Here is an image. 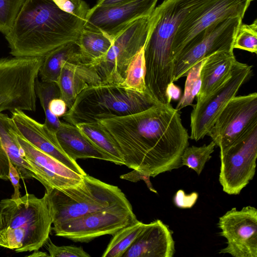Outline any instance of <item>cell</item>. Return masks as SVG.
<instances>
[{
    "instance_id": "25",
    "label": "cell",
    "mask_w": 257,
    "mask_h": 257,
    "mask_svg": "<svg viewBox=\"0 0 257 257\" xmlns=\"http://www.w3.org/2000/svg\"><path fill=\"white\" fill-rule=\"evenodd\" d=\"M76 126L95 146L109 156L113 163L124 165L123 157L118 145L99 121L79 123Z\"/></svg>"
},
{
    "instance_id": "15",
    "label": "cell",
    "mask_w": 257,
    "mask_h": 257,
    "mask_svg": "<svg viewBox=\"0 0 257 257\" xmlns=\"http://www.w3.org/2000/svg\"><path fill=\"white\" fill-rule=\"evenodd\" d=\"M220 235L226 239V247L220 253L234 257H257V209L251 206L240 210L231 208L219 217Z\"/></svg>"
},
{
    "instance_id": "23",
    "label": "cell",
    "mask_w": 257,
    "mask_h": 257,
    "mask_svg": "<svg viewBox=\"0 0 257 257\" xmlns=\"http://www.w3.org/2000/svg\"><path fill=\"white\" fill-rule=\"evenodd\" d=\"M236 59L233 51H218L208 57L201 71V86L197 101L205 98L231 75Z\"/></svg>"
},
{
    "instance_id": "36",
    "label": "cell",
    "mask_w": 257,
    "mask_h": 257,
    "mask_svg": "<svg viewBox=\"0 0 257 257\" xmlns=\"http://www.w3.org/2000/svg\"><path fill=\"white\" fill-rule=\"evenodd\" d=\"M198 194L193 192L186 194L183 190H179L175 194L173 200L175 205L180 208H190L197 202Z\"/></svg>"
},
{
    "instance_id": "34",
    "label": "cell",
    "mask_w": 257,
    "mask_h": 257,
    "mask_svg": "<svg viewBox=\"0 0 257 257\" xmlns=\"http://www.w3.org/2000/svg\"><path fill=\"white\" fill-rule=\"evenodd\" d=\"M51 257H90L81 246L74 245L57 246L54 244L50 238L45 244Z\"/></svg>"
},
{
    "instance_id": "29",
    "label": "cell",
    "mask_w": 257,
    "mask_h": 257,
    "mask_svg": "<svg viewBox=\"0 0 257 257\" xmlns=\"http://www.w3.org/2000/svg\"><path fill=\"white\" fill-rule=\"evenodd\" d=\"M145 74L146 65L143 48L130 63L122 85L140 92H148L145 83Z\"/></svg>"
},
{
    "instance_id": "27",
    "label": "cell",
    "mask_w": 257,
    "mask_h": 257,
    "mask_svg": "<svg viewBox=\"0 0 257 257\" xmlns=\"http://www.w3.org/2000/svg\"><path fill=\"white\" fill-rule=\"evenodd\" d=\"M145 223L138 220L112 235L102 257H122L143 230Z\"/></svg>"
},
{
    "instance_id": "19",
    "label": "cell",
    "mask_w": 257,
    "mask_h": 257,
    "mask_svg": "<svg viewBox=\"0 0 257 257\" xmlns=\"http://www.w3.org/2000/svg\"><path fill=\"white\" fill-rule=\"evenodd\" d=\"M18 134L11 117L0 113V179L9 180L11 162L17 168L21 178L38 181L34 168L24 157Z\"/></svg>"
},
{
    "instance_id": "17",
    "label": "cell",
    "mask_w": 257,
    "mask_h": 257,
    "mask_svg": "<svg viewBox=\"0 0 257 257\" xmlns=\"http://www.w3.org/2000/svg\"><path fill=\"white\" fill-rule=\"evenodd\" d=\"M18 139L25 159L34 168L38 181L44 186L46 191L74 186L82 181L84 175L35 147L19 134Z\"/></svg>"
},
{
    "instance_id": "4",
    "label": "cell",
    "mask_w": 257,
    "mask_h": 257,
    "mask_svg": "<svg viewBox=\"0 0 257 257\" xmlns=\"http://www.w3.org/2000/svg\"><path fill=\"white\" fill-rule=\"evenodd\" d=\"M46 196L27 193L0 201V246L17 252L38 250L52 229Z\"/></svg>"
},
{
    "instance_id": "42",
    "label": "cell",
    "mask_w": 257,
    "mask_h": 257,
    "mask_svg": "<svg viewBox=\"0 0 257 257\" xmlns=\"http://www.w3.org/2000/svg\"><path fill=\"white\" fill-rule=\"evenodd\" d=\"M34 252L28 255V256H34V257H38V256H49V254H47L46 252H42L39 251L38 250H35L33 251Z\"/></svg>"
},
{
    "instance_id": "5",
    "label": "cell",
    "mask_w": 257,
    "mask_h": 257,
    "mask_svg": "<svg viewBox=\"0 0 257 257\" xmlns=\"http://www.w3.org/2000/svg\"><path fill=\"white\" fill-rule=\"evenodd\" d=\"M157 103L148 92L121 85L100 84L88 87L79 93L63 117L76 125L133 114Z\"/></svg>"
},
{
    "instance_id": "2",
    "label": "cell",
    "mask_w": 257,
    "mask_h": 257,
    "mask_svg": "<svg viewBox=\"0 0 257 257\" xmlns=\"http://www.w3.org/2000/svg\"><path fill=\"white\" fill-rule=\"evenodd\" d=\"M85 20L61 10L53 0H25L5 35L10 53L17 57H45L70 42H77Z\"/></svg>"
},
{
    "instance_id": "24",
    "label": "cell",
    "mask_w": 257,
    "mask_h": 257,
    "mask_svg": "<svg viewBox=\"0 0 257 257\" xmlns=\"http://www.w3.org/2000/svg\"><path fill=\"white\" fill-rule=\"evenodd\" d=\"M65 62L83 63L80 47L77 42L65 44L44 57L39 71L41 81L57 83L62 66Z\"/></svg>"
},
{
    "instance_id": "28",
    "label": "cell",
    "mask_w": 257,
    "mask_h": 257,
    "mask_svg": "<svg viewBox=\"0 0 257 257\" xmlns=\"http://www.w3.org/2000/svg\"><path fill=\"white\" fill-rule=\"evenodd\" d=\"M36 93L45 114L44 123L54 132L60 127L61 122L59 117L53 115L49 110V104L55 98L60 97L59 87L56 82H47L39 81L38 78L36 83Z\"/></svg>"
},
{
    "instance_id": "1",
    "label": "cell",
    "mask_w": 257,
    "mask_h": 257,
    "mask_svg": "<svg viewBox=\"0 0 257 257\" xmlns=\"http://www.w3.org/2000/svg\"><path fill=\"white\" fill-rule=\"evenodd\" d=\"M99 121L118 145L127 167L155 177L182 166L189 136L179 110L170 103Z\"/></svg>"
},
{
    "instance_id": "37",
    "label": "cell",
    "mask_w": 257,
    "mask_h": 257,
    "mask_svg": "<svg viewBox=\"0 0 257 257\" xmlns=\"http://www.w3.org/2000/svg\"><path fill=\"white\" fill-rule=\"evenodd\" d=\"M150 176L135 170H133L131 172L123 174L120 176V179L126 180L133 182H137L140 180H143L145 182L148 188L151 191L158 193L157 190L154 188L150 181Z\"/></svg>"
},
{
    "instance_id": "30",
    "label": "cell",
    "mask_w": 257,
    "mask_h": 257,
    "mask_svg": "<svg viewBox=\"0 0 257 257\" xmlns=\"http://www.w3.org/2000/svg\"><path fill=\"white\" fill-rule=\"evenodd\" d=\"M215 146L212 141L209 144H204L201 147L188 146L181 156L182 165L187 166L199 175L206 163L211 158V155L214 152Z\"/></svg>"
},
{
    "instance_id": "22",
    "label": "cell",
    "mask_w": 257,
    "mask_h": 257,
    "mask_svg": "<svg viewBox=\"0 0 257 257\" xmlns=\"http://www.w3.org/2000/svg\"><path fill=\"white\" fill-rule=\"evenodd\" d=\"M56 136L64 152L74 161L94 158L113 162L109 156L95 146L76 125L61 122Z\"/></svg>"
},
{
    "instance_id": "33",
    "label": "cell",
    "mask_w": 257,
    "mask_h": 257,
    "mask_svg": "<svg viewBox=\"0 0 257 257\" xmlns=\"http://www.w3.org/2000/svg\"><path fill=\"white\" fill-rule=\"evenodd\" d=\"M25 0H0V32L5 36L11 30Z\"/></svg>"
},
{
    "instance_id": "31",
    "label": "cell",
    "mask_w": 257,
    "mask_h": 257,
    "mask_svg": "<svg viewBox=\"0 0 257 257\" xmlns=\"http://www.w3.org/2000/svg\"><path fill=\"white\" fill-rule=\"evenodd\" d=\"M207 58L194 64L187 74L184 93L176 107L178 110L179 111L187 106L192 105V102L201 88V71Z\"/></svg>"
},
{
    "instance_id": "16",
    "label": "cell",
    "mask_w": 257,
    "mask_h": 257,
    "mask_svg": "<svg viewBox=\"0 0 257 257\" xmlns=\"http://www.w3.org/2000/svg\"><path fill=\"white\" fill-rule=\"evenodd\" d=\"M158 0H130L107 6L90 8L84 27L101 32L113 38L128 25L149 16Z\"/></svg>"
},
{
    "instance_id": "18",
    "label": "cell",
    "mask_w": 257,
    "mask_h": 257,
    "mask_svg": "<svg viewBox=\"0 0 257 257\" xmlns=\"http://www.w3.org/2000/svg\"><path fill=\"white\" fill-rule=\"evenodd\" d=\"M11 118L18 134L39 150L60 162L68 168L85 175L86 173L76 161L70 159L63 151L56 136V132L30 117L24 111H11Z\"/></svg>"
},
{
    "instance_id": "11",
    "label": "cell",
    "mask_w": 257,
    "mask_h": 257,
    "mask_svg": "<svg viewBox=\"0 0 257 257\" xmlns=\"http://www.w3.org/2000/svg\"><path fill=\"white\" fill-rule=\"evenodd\" d=\"M252 72V66L236 60L230 77L203 99L197 101L190 115L191 140L198 141L207 136L219 114L249 79Z\"/></svg>"
},
{
    "instance_id": "3",
    "label": "cell",
    "mask_w": 257,
    "mask_h": 257,
    "mask_svg": "<svg viewBox=\"0 0 257 257\" xmlns=\"http://www.w3.org/2000/svg\"><path fill=\"white\" fill-rule=\"evenodd\" d=\"M210 1L165 0L150 15L144 47L145 83L147 92L157 102L167 103L165 91L173 80L172 46L177 30L190 14Z\"/></svg>"
},
{
    "instance_id": "38",
    "label": "cell",
    "mask_w": 257,
    "mask_h": 257,
    "mask_svg": "<svg viewBox=\"0 0 257 257\" xmlns=\"http://www.w3.org/2000/svg\"><path fill=\"white\" fill-rule=\"evenodd\" d=\"M9 178L14 189V193L11 198H18L20 197L21 196L19 183L20 176L17 168L11 162L9 163Z\"/></svg>"
},
{
    "instance_id": "6",
    "label": "cell",
    "mask_w": 257,
    "mask_h": 257,
    "mask_svg": "<svg viewBox=\"0 0 257 257\" xmlns=\"http://www.w3.org/2000/svg\"><path fill=\"white\" fill-rule=\"evenodd\" d=\"M45 194L53 225L93 212L117 207H132L117 186L87 174L74 186L53 189L45 191Z\"/></svg>"
},
{
    "instance_id": "20",
    "label": "cell",
    "mask_w": 257,
    "mask_h": 257,
    "mask_svg": "<svg viewBox=\"0 0 257 257\" xmlns=\"http://www.w3.org/2000/svg\"><path fill=\"white\" fill-rule=\"evenodd\" d=\"M173 232L161 220L145 224L122 257H172L175 253Z\"/></svg>"
},
{
    "instance_id": "7",
    "label": "cell",
    "mask_w": 257,
    "mask_h": 257,
    "mask_svg": "<svg viewBox=\"0 0 257 257\" xmlns=\"http://www.w3.org/2000/svg\"><path fill=\"white\" fill-rule=\"evenodd\" d=\"M44 58L0 59V113L36 110V83Z\"/></svg>"
},
{
    "instance_id": "39",
    "label": "cell",
    "mask_w": 257,
    "mask_h": 257,
    "mask_svg": "<svg viewBox=\"0 0 257 257\" xmlns=\"http://www.w3.org/2000/svg\"><path fill=\"white\" fill-rule=\"evenodd\" d=\"M67 106L60 97L52 99L49 104V109L54 115L59 117L63 116L67 112Z\"/></svg>"
},
{
    "instance_id": "8",
    "label": "cell",
    "mask_w": 257,
    "mask_h": 257,
    "mask_svg": "<svg viewBox=\"0 0 257 257\" xmlns=\"http://www.w3.org/2000/svg\"><path fill=\"white\" fill-rule=\"evenodd\" d=\"M150 16L139 18L125 27L112 38L107 52L90 64L95 70L101 84L122 85L127 68L135 56L145 45Z\"/></svg>"
},
{
    "instance_id": "26",
    "label": "cell",
    "mask_w": 257,
    "mask_h": 257,
    "mask_svg": "<svg viewBox=\"0 0 257 257\" xmlns=\"http://www.w3.org/2000/svg\"><path fill=\"white\" fill-rule=\"evenodd\" d=\"M77 42L80 47L83 63H90L107 52L112 45V39L101 32L84 27Z\"/></svg>"
},
{
    "instance_id": "35",
    "label": "cell",
    "mask_w": 257,
    "mask_h": 257,
    "mask_svg": "<svg viewBox=\"0 0 257 257\" xmlns=\"http://www.w3.org/2000/svg\"><path fill=\"white\" fill-rule=\"evenodd\" d=\"M62 11L85 21L90 9L83 0H53Z\"/></svg>"
},
{
    "instance_id": "32",
    "label": "cell",
    "mask_w": 257,
    "mask_h": 257,
    "mask_svg": "<svg viewBox=\"0 0 257 257\" xmlns=\"http://www.w3.org/2000/svg\"><path fill=\"white\" fill-rule=\"evenodd\" d=\"M233 49L257 54V19L250 24L241 23L235 36Z\"/></svg>"
},
{
    "instance_id": "12",
    "label": "cell",
    "mask_w": 257,
    "mask_h": 257,
    "mask_svg": "<svg viewBox=\"0 0 257 257\" xmlns=\"http://www.w3.org/2000/svg\"><path fill=\"white\" fill-rule=\"evenodd\" d=\"M138 219L133 208L117 207L91 212L53 225L55 235L74 242H88L104 235H113Z\"/></svg>"
},
{
    "instance_id": "41",
    "label": "cell",
    "mask_w": 257,
    "mask_h": 257,
    "mask_svg": "<svg viewBox=\"0 0 257 257\" xmlns=\"http://www.w3.org/2000/svg\"><path fill=\"white\" fill-rule=\"evenodd\" d=\"M130 0H98L95 6H107L122 3Z\"/></svg>"
},
{
    "instance_id": "40",
    "label": "cell",
    "mask_w": 257,
    "mask_h": 257,
    "mask_svg": "<svg viewBox=\"0 0 257 257\" xmlns=\"http://www.w3.org/2000/svg\"><path fill=\"white\" fill-rule=\"evenodd\" d=\"M166 97L167 103L170 104L172 100H178L181 97V89L174 82L169 83L166 88Z\"/></svg>"
},
{
    "instance_id": "10",
    "label": "cell",
    "mask_w": 257,
    "mask_h": 257,
    "mask_svg": "<svg viewBox=\"0 0 257 257\" xmlns=\"http://www.w3.org/2000/svg\"><path fill=\"white\" fill-rule=\"evenodd\" d=\"M242 19L236 17L222 20L192 39L174 60L173 82L186 76L194 64L211 55L221 51H233L234 41Z\"/></svg>"
},
{
    "instance_id": "21",
    "label": "cell",
    "mask_w": 257,
    "mask_h": 257,
    "mask_svg": "<svg viewBox=\"0 0 257 257\" xmlns=\"http://www.w3.org/2000/svg\"><path fill=\"white\" fill-rule=\"evenodd\" d=\"M57 84L60 90V98L65 102L69 109L83 90L88 87L100 85L101 82L90 63L74 64L65 62Z\"/></svg>"
},
{
    "instance_id": "14",
    "label": "cell",
    "mask_w": 257,
    "mask_h": 257,
    "mask_svg": "<svg viewBox=\"0 0 257 257\" xmlns=\"http://www.w3.org/2000/svg\"><path fill=\"white\" fill-rule=\"evenodd\" d=\"M256 125V92L236 95L219 114L207 136L222 150Z\"/></svg>"
},
{
    "instance_id": "9",
    "label": "cell",
    "mask_w": 257,
    "mask_h": 257,
    "mask_svg": "<svg viewBox=\"0 0 257 257\" xmlns=\"http://www.w3.org/2000/svg\"><path fill=\"white\" fill-rule=\"evenodd\" d=\"M219 181L223 191L238 195L255 174L257 158V125L229 146L220 150Z\"/></svg>"
},
{
    "instance_id": "13",
    "label": "cell",
    "mask_w": 257,
    "mask_h": 257,
    "mask_svg": "<svg viewBox=\"0 0 257 257\" xmlns=\"http://www.w3.org/2000/svg\"><path fill=\"white\" fill-rule=\"evenodd\" d=\"M252 0H211L190 14L182 23L172 46L174 60L188 44L202 31L225 19L243 18Z\"/></svg>"
}]
</instances>
